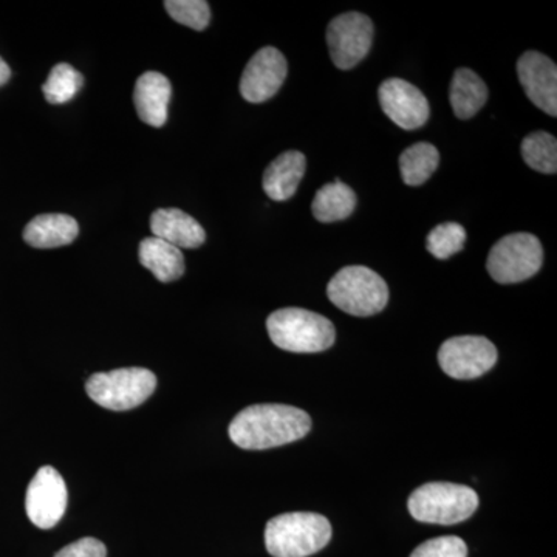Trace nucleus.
Instances as JSON below:
<instances>
[{"label":"nucleus","instance_id":"1","mask_svg":"<svg viewBox=\"0 0 557 557\" xmlns=\"http://www.w3.org/2000/svg\"><path fill=\"white\" fill-rule=\"evenodd\" d=\"M311 418L306 410L287 405H255L231 421V442L242 449L277 448L306 437Z\"/></svg>","mask_w":557,"mask_h":557},{"label":"nucleus","instance_id":"2","mask_svg":"<svg viewBox=\"0 0 557 557\" xmlns=\"http://www.w3.org/2000/svg\"><path fill=\"white\" fill-rule=\"evenodd\" d=\"M329 519L317 512H287L267 523L265 547L273 557H309L327 547Z\"/></svg>","mask_w":557,"mask_h":557},{"label":"nucleus","instance_id":"3","mask_svg":"<svg viewBox=\"0 0 557 557\" xmlns=\"http://www.w3.org/2000/svg\"><path fill=\"white\" fill-rule=\"evenodd\" d=\"M267 330L274 346L292 354H318L336 339L335 325L322 314L304 309H281L267 319Z\"/></svg>","mask_w":557,"mask_h":557},{"label":"nucleus","instance_id":"4","mask_svg":"<svg viewBox=\"0 0 557 557\" xmlns=\"http://www.w3.org/2000/svg\"><path fill=\"white\" fill-rule=\"evenodd\" d=\"M408 508L418 522L456 525L478 511L479 496L469 486L432 482L410 494Z\"/></svg>","mask_w":557,"mask_h":557},{"label":"nucleus","instance_id":"5","mask_svg":"<svg viewBox=\"0 0 557 557\" xmlns=\"http://www.w3.org/2000/svg\"><path fill=\"white\" fill-rule=\"evenodd\" d=\"M329 299L351 317L368 318L380 313L388 302L384 278L368 267H346L329 282Z\"/></svg>","mask_w":557,"mask_h":557},{"label":"nucleus","instance_id":"6","mask_svg":"<svg viewBox=\"0 0 557 557\" xmlns=\"http://www.w3.org/2000/svg\"><path fill=\"white\" fill-rule=\"evenodd\" d=\"M157 376L148 369L126 368L94 373L86 392L98 406L109 410L138 408L156 392Z\"/></svg>","mask_w":557,"mask_h":557},{"label":"nucleus","instance_id":"7","mask_svg":"<svg viewBox=\"0 0 557 557\" xmlns=\"http://www.w3.org/2000/svg\"><path fill=\"white\" fill-rule=\"evenodd\" d=\"M544 249L536 236L516 233L505 236L490 251L486 270L498 284H519L541 270Z\"/></svg>","mask_w":557,"mask_h":557},{"label":"nucleus","instance_id":"8","mask_svg":"<svg viewBox=\"0 0 557 557\" xmlns=\"http://www.w3.org/2000/svg\"><path fill=\"white\" fill-rule=\"evenodd\" d=\"M497 348L483 336H456L438 350L440 368L454 380H474L485 375L497 362Z\"/></svg>","mask_w":557,"mask_h":557},{"label":"nucleus","instance_id":"9","mask_svg":"<svg viewBox=\"0 0 557 557\" xmlns=\"http://www.w3.org/2000/svg\"><path fill=\"white\" fill-rule=\"evenodd\" d=\"M373 42V24L361 13H346L330 22L327 44L333 64L350 70L368 57Z\"/></svg>","mask_w":557,"mask_h":557},{"label":"nucleus","instance_id":"10","mask_svg":"<svg viewBox=\"0 0 557 557\" xmlns=\"http://www.w3.org/2000/svg\"><path fill=\"white\" fill-rule=\"evenodd\" d=\"M67 485L53 467H42L27 487L25 509L40 530L57 527L67 509Z\"/></svg>","mask_w":557,"mask_h":557},{"label":"nucleus","instance_id":"11","mask_svg":"<svg viewBox=\"0 0 557 557\" xmlns=\"http://www.w3.org/2000/svg\"><path fill=\"white\" fill-rule=\"evenodd\" d=\"M288 64L274 47H263L249 60L240 79V94L248 102L269 101L287 78Z\"/></svg>","mask_w":557,"mask_h":557},{"label":"nucleus","instance_id":"12","mask_svg":"<svg viewBox=\"0 0 557 557\" xmlns=\"http://www.w3.org/2000/svg\"><path fill=\"white\" fill-rule=\"evenodd\" d=\"M379 95L384 113L401 129L416 131L428 123L431 110L426 97L408 81L386 79Z\"/></svg>","mask_w":557,"mask_h":557},{"label":"nucleus","instance_id":"13","mask_svg":"<svg viewBox=\"0 0 557 557\" xmlns=\"http://www.w3.org/2000/svg\"><path fill=\"white\" fill-rule=\"evenodd\" d=\"M518 75L527 97L548 115H557V67L537 51H527L518 62Z\"/></svg>","mask_w":557,"mask_h":557},{"label":"nucleus","instance_id":"14","mask_svg":"<svg viewBox=\"0 0 557 557\" xmlns=\"http://www.w3.org/2000/svg\"><path fill=\"white\" fill-rule=\"evenodd\" d=\"M152 236L177 248H199L207 234L196 219L177 208H161L150 218Z\"/></svg>","mask_w":557,"mask_h":557},{"label":"nucleus","instance_id":"15","mask_svg":"<svg viewBox=\"0 0 557 557\" xmlns=\"http://www.w3.org/2000/svg\"><path fill=\"white\" fill-rule=\"evenodd\" d=\"M172 87L170 79L159 72H146L137 79L134 91L135 109L139 120L152 127H161L168 121Z\"/></svg>","mask_w":557,"mask_h":557},{"label":"nucleus","instance_id":"16","mask_svg":"<svg viewBox=\"0 0 557 557\" xmlns=\"http://www.w3.org/2000/svg\"><path fill=\"white\" fill-rule=\"evenodd\" d=\"M306 156L288 150L271 161L263 174L262 185L267 196L274 201L292 199L306 174Z\"/></svg>","mask_w":557,"mask_h":557},{"label":"nucleus","instance_id":"17","mask_svg":"<svg viewBox=\"0 0 557 557\" xmlns=\"http://www.w3.org/2000/svg\"><path fill=\"white\" fill-rule=\"evenodd\" d=\"M79 225L67 214H40L25 226L24 240L33 248H60L78 237Z\"/></svg>","mask_w":557,"mask_h":557},{"label":"nucleus","instance_id":"18","mask_svg":"<svg viewBox=\"0 0 557 557\" xmlns=\"http://www.w3.org/2000/svg\"><path fill=\"white\" fill-rule=\"evenodd\" d=\"M139 263L160 282L178 281L185 274V258L180 248L159 237H146L138 248Z\"/></svg>","mask_w":557,"mask_h":557},{"label":"nucleus","instance_id":"19","mask_svg":"<svg viewBox=\"0 0 557 557\" xmlns=\"http://www.w3.org/2000/svg\"><path fill=\"white\" fill-rule=\"evenodd\" d=\"M490 91L478 73L458 69L450 83L449 100L457 119L469 120L486 104Z\"/></svg>","mask_w":557,"mask_h":557},{"label":"nucleus","instance_id":"20","mask_svg":"<svg viewBox=\"0 0 557 557\" xmlns=\"http://www.w3.org/2000/svg\"><path fill=\"white\" fill-rule=\"evenodd\" d=\"M355 208H357V196L354 189L339 180L322 186L311 205L314 218L322 223L339 222L350 218Z\"/></svg>","mask_w":557,"mask_h":557},{"label":"nucleus","instance_id":"21","mask_svg":"<svg viewBox=\"0 0 557 557\" xmlns=\"http://www.w3.org/2000/svg\"><path fill=\"white\" fill-rule=\"evenodd\" d=\"M438 149L431 143H417L399 156V171L406 185L420 186L437 171Z\"/></svg>","mask_w":557,"mask_h":557},{"label":"nucleus","instance_id":"22","mask_svg":"<svg viewBox=\"0 0 557 557\" xmlns=\"http://www.w3.org/2000/svg\"><path fill=\"white\" fill-rule=\"evenodd\" d=\"M522 159L531 170L542 174L557 172V141L544 131L533 132L522 143Z\"/></svg>","mask_w":557,"mask_h":557},{"label":"nucleus","instance_id":"23","mask_svg":"<svg viewBox=\"0 0 557 557\" xmlns=\"http://www.w3.org/2000/svg\"><path fill=\"white\" fill-rule=\"evenodd\" d=\"M84 84V76L81 75L78 70L73 69L72 65L62 64L54 65L51 69L49 78L42 86L44 97L50 104H65L76 97Z\"/></svg>","mask_w":557,"mask_h":557},{"label":"nucleus","instance_id":"24","mask_svg":"<svg viewBox=\"0 0 557 557\" xmlns=\"http://www.w3.org/2000/svg\"><path fill=\"white\" fill-rule=\"evenodd\" d=\"M467 242V231L456 222L442 223L429 233L428 251L434 258L449 259L461 251Z\"/></svg>","mask_w":557,"mask_h":557},{"label":"nucleus","instance_id":"25","mask_svg":"<svg viewBox=\"0 0 557 557\" xmlns=\"http://www.w3.org/2000/svg\"><path fill=\"white\" fill-rule=\"evenodd\" d=\"M164 9L172 20L196 32H203L211 21V10L205 0H168Z\"/></svg>","mask_w":557,"mask_h":557},{"label":"nucleus","instance_id":"26","mask_svg":"<svg viewBox=\"0 0 557 557\" xmlns=\"http://www.w3.org/2000/svg\"><path fill=\"white\" fill-rule=\"evenodd\" d=\"M410 557H468V547L457 536L435 537L413 549Z\"/></svg>","mask_w":557,"mask_h":557},{"label":"nucleus","instance_id":"27","mask_svg":"<svg viewBox=\"0 0 557 557\" xmlns=\"http://www.w3.org/2000/svg\"><path fill=\"white\" fill-rule=\"evenodd\" d=\"M108 548L95 537H83L58 552L54 557H106Z\"/></svg>","mask_w":557,"mask_h":557},{"label":"nucleus","instance_id":"28","mask_svg":"<svg viewBox=\"0 0 557 557\" xmlns=\"http://www.w3.org/2000/svg\"><path fill=\"white\" fill-rule=\"evenodd\" d=\"M11 78V69L5 61L0 58V87L5 86Z\"/></svg>","mask_w":557,"mask_h":557}]
</instances>
